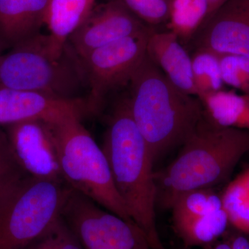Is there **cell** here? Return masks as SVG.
<instances>
[{
	"mask_svg": "<svg viewBox=\"0 0 249 249\" xmlns=\"http://www.w3.org/2000/svg\"><path fill=\"white\" fill-rule=\"evenodd\" d=\"M129 85L131 114L155 163L191 137L204 117L202 104L176 88L147 53Z\"/></svg>",
	"mask_w": 249,
	"mask_h": 249,
	"instance_id": "6da1fadb",
	"label": "cell"
},
{
	"mask_svg": "<svg viewBox=\"0 0 249 249\" xmlns=\"http://www.w3.org/2000/svg\"><path fill=\"white\" fill-rule=\"evenodd\" d=\"M168 168L155 173L156 205L171 209L181 195L227 180L249 152V130L220 127L204 116Z\"/></svg>",
	"mask_w": 249,
	"mask_h": 249,
	"instance_id": "7a4b0ae2",
	"label": "cell"
},
{
	"mask_svg": "<svg viewBox=\"0 0 249 249\" xmlns=\"http://www.w3.org/2000/svg\"><path fill=\"white\" fill-rule=\"evenodd\" d=\"M102 149L116 189L132 220L146 235L154 249H165L156 223L154 163L131 114L127 98L114 107Z\"/></svg>",
	"mask_w": 249,
	"mask_h": 249,
	"instance_id": "3957f363",
	"label": "cell"
},
{
	"mask_svg": "<svg viewBox=\"0 0 249 249\" xmlns=\"http://www.w3.org/2000/svg\"><path fill=\"white\" fill-rule=\"evenodd\" d=\"M71 188L23 173L0 191V249H23L61 217Z\"/></svg>",
	"mask_w": 249,
	"mask_h": 249,
	"instance_id": "277c9868",
	"label": "cell"
},
{
	"mask_svg": "<svg viewBox=\"0 0 249 249\" xmlns=\"http://www.w3.org/2000/svg\"><path fill=\"white\" fill-rule=\"evenodd\" d=\"M81 120L71 118L56 124L49 123L62 178L72 189L103 209L133 222L116 189L107 157Z\"/></svg>",
	"mask_w": 249,
	"mask_h": 249,
	"instance_id": "5b68a950",
	"label": "cell"
},
{
	"mask_svg": "<svg viewBox=\"0 0 249 249\" xmlns=\"http://www.w3.org/2000/svg\"><path fill=\"white\" fill-rule=\"evenodd\" d=\"M0 85L67 100L81 98L80 91L87 87L78 56L68 44L62 56L53 59L41 34L1 56Z\"/></svg>",
	"mask_w": 249,
	"mask_h": 249,
	"instance_id": "8992f818",
	"label": "cell"
},
{
	"mask_svg": "<svg viewBox=\"0 0 249 249\" xmlns=\"http://www.w3.org/2000/svg\"><path fill=\"white\" fill-rule=\"evenodd\" d=\"M61 217L85 249H154L135 223L105 211L72 188Z\"/></svg>",
	"mask_w": 249,
	"mask_h": 249,
	"instance_id": "52a82bcc",
	"label": "cell"
},
{
	"mask_svg": "<svg viewBox=\"0 0 249 249\" xmlns=\"http://www.w3.org/2000/svg\"><path fill=\"white\" fill-rule=\"evenodd\" d=\"M154 31L152 27L78 56L91 112L99 109L108 93L129 84L146 55L147 41Z\"/></svg>",
	"mask_w": 249,
	"mask_h": 249,
	"instance_id": "ba28073f",
	"label": "cell"
},
{
	"mask_svg": "<svg viewBox=\"0 0 249 249\" xmlns=\"http://www.w3.org/2000/svg\"><path fill=\"white\" fill-rule=\"evenodd\" d=\"M7 126L10 147L24 173L37 178L65 181L49 123L30 120Z\"/></svg>",
	"mask_w": 249,
	"mask_h": 249,
	"instance_id": "9c48e42d",
	"label": "cell"
},
{
	"mask_svg": "<svg viewBox=\"0 0 249 249\" xmlns=\"http://www.w3.org/2000/svg\"><path fill=\"white\" fill-rule=\"evenodd\" d=\"M91 112L87 99H62L45 93L0 85V124L30 120L56 124Z\"/></svg>",
	"mask_w": 249,
	"mask_h": 249,
	"instance_id": "30bf717a",
	"label": "cell"
},
{
	"mask_svg": "<svg viewBox=\"0 0 249 249\" xmlns=\"http://www.w3.org/2000/svg\"><path fill=\"white\" fill-rule=\"evenodd\" d=\"M150 27L120 2L109 0L95 6L85 22L70 36L67 44L77 56L81 57Z\"/></svg>",
	"mask_w": 249,
	"mask_h": 249,
	"instance_id": "8fae6325",
	"label": "cell"
},
{
	"mask_svg": "<svg viewBox=\"0 0 249 249\" xmlns=\"http://www.w3.org/2000/svg\"><path fill=\"white\" fill-rule=\"evenodd\" d=\"M195 49L249 57V0H228L203 24Z\"/></svg>",
	"mask_w": 249,
	"mask_h": 249,
	"instance_id": "7c38bea8",
	"label": "cell"
},
{
	"mask_svg": "<svg viewBox=\"0 0 249 249\" xmlns=\"http://www.w3.org/2000/svg\"><path fill=\"white\" fill-rule=\"evenodd\" d=\"M146 53L163 74L181 91L197 97L193 80L191 55L171 31H154L149 37Z\"/></svg>",
	"mask_w": 249,
	"mask_h": 249,
	"instance_id": "4fadbf2b",
	"label": "cell"
},
{
	"mask_svg": "<svg viewBox=\"0 0 249 249\" xmlns=\"http://www.w3.org/2000/svg\"><path fill=\"white\" fill-rule=\"evenodd\" d=\"M49 0H0V48L12 49L40 34Z\"/></svg>",
	"mask_w": 249,
	"mask_h": 249,
	"instance_id": "5bb4252c",
	"label": "cell"
},
{
	"mask_svg": "<svg viewBox=\"0 0 249 249\" xmlns=\"http://www.w3.org/2000/svg\"><path fill=\"white\" fill-rule=\"evenodd\" d=\"M96 0H49L45 24L50 34L47 49L53 59L62 56L69 38L85 22L96 6Z\"/></svg>",
	"mask_w": 249,
	"mask_h": 249,
	"instance_id": "9a60e30c",
	"label": "cell"
},
{
	"mask_svg": "<svg viewBox=\"0 0 249 249\" xmlns=\"http://www.w3.org/2000/svg\"><path fill=\"white\" fill-rule=\"evenodd\" d=\"M206 119L220 127L249 129V94L220 90L199 98Z\"/></svg>",
	"mask_w": 249,
	"mask_h": 249,
	"instance_id": "2e32d148",
	"label": "cell"
},
{
	"mask_svg": "<svg viewBox=\"0 0 249 249\" xmlns=\"http://www.w3.org/2000/svg\"><path fill=\"white\" fill-rule=\"evenodd\" d=\"M229 224L227 213L222 209L212 213L173 224V228L186 248H203L222 238L229 229Z\"/></svg>",
	"mask_w": 249,
	"mask_h": 249,
	"instance_id": "e0dca14e",
	"label": "cell"
},
{
	"mask_svg": "<svg viewBox=\"0 0 249 249\" xmlns=\"http://www.w3.org/2000/svg\"><path fill=\"white\" fill-rule=\"evenodd\" d=\"M207 0H172L168 28L181 44L193 40L209 15Z\"/></svg>",
	"mask_w": 249,
	"mask_h": 249,
	"instance_id": "ac0fdd59",
	"label": "cell"
},
{
	"mask_svg": "<svg viewBox=\"0 0 249 249\" xmlns=\"http://www.w3.org/2000/svg\"><path fill=\"white\" fill-rule=\"evenodd\" d=\"M222 201L230 224L249 236V167L227 186Z\"/></svg>",
	"mask_w": 249,
	"mask_h": 249,
	"instance_id": "d6986e66",
	"label": "cell"
},
{
	"mask_svg": "<svg viewBox=\"0 0 249 249\" xmlns=\"http://www.w3.org/2000/svg\"><path fill=\"white\" fill-rule=\"evenodd\" d=\"M191 60L197 98L224 89L219 53L209 49L197 48L192 54Z\"/></svg>",
	"mask_w": 249,
	"mask_h": 249,
	"instance_id": "ffe728a7",
	"label": "cell"
},
{
	"mask_svg": "<svg viewBox=\"0 0 249 249\" xmlns=\"http://www.w3.org/2000/svg\"><path fill=\"white\" fill-rule=\"evenodd\" d=\"M223 209L222 196L211 188L187 192L173 203V222H184Z\"/></svg>",
	"mask_w": 249,
	"mask_h": 249,
	"instance_id": "44dd1931",
	"label": "cell"
},
{
	"mask_svg": "<svg viewBox=\"0 0 249 249\" xmlns=\"http://www.w3.org/2000/svg\"><path fill=\"white\" fill-rule=\"evenodd\" d=\"M23 249H83V246L60 217Z\"/></svg>",
	"mask_w": 249,
	"mask_h": 249,
	"instance_id": "7402d4cb",
	"label": "cell"
},
{
	"mask_svg": "<svg viewBox=\"0 0 249 249\" xmlns=\"http://www.w3.org/2000/svg\"><path fill=\"white\" fill-rule=\"evenodd\" d=\"M219 55L224 85L249 94V57L232 53Z\"/></svg>",
	"mask_w": 249,
	"mask_h": 249,
	"instance_id": "603a6c76",
	"label": "cell"
},
{
	"mask_svg": "<svg viewBox=\"0 0 249 249\" xmlns=\"http://www.w3.org/2000/svg\"><path fill=\"white\" fill-rule=\"evenodd\" d=\"M124 5L147 25L153 27L167 22L172 0H114Z\"/></svg>",
	"mask_w": 249,
	"mask_h": 249,
	"instance_id": "cb8c5ba5",
	"label": "cell"
},
{
	"mask_svg": "<svg viewBox=\"0 0 249 249\" xmlns=\"http://www.w3.org/2000/svg\"><path fill=\"white\" fill-rule=\"evenodd\" d=\"M23 173L13 155L6 134L0 131V191L11 180Z\"/></svg>",
	"mask_w": 249,
	"mask_h": 249,
	"instance_id": "d4e9b609",
	"label": "cell"
},
{
	"mask_svg": "<svg viewBox=\"0 0 249 249\" xmlns=\"http://www.w3.org/2000/svg\"><path fill=\"white\" fill-rule=\"evenodd\" d=\"M230 244L232 249H249V237L239 231L228 229L222 236Z\"/></svg>",
	"mask_w": 249,
	"mask_h": 249,
	"instance_id": "484cf974",
	"label": "cell"
},
{
	"mask_svg": "<svg viewBox=\"0 0 249 249\" xmlns=\"http://www.w3.org/2000/svg\"><path fill=\"white\" fill-rule=\"evenodd\" d=\"M204 249H232L230 244L227 240L222 237V240L214 241L213 243L203 247Z\"/></svg>",
	"mask_w": 249,
	"mask_h": 249,
	"instance_id": "4316f807",
	"label": "cell"
},
{
	"mask_svg": "<svg viewBox=\"0 0 249 249\" xmlns=\"http://www.w3.org/2000/svg\"><path fill=\"white\" fill-rule=\"evenodd\" d=\"M207 1L208 3H209V15H208V17L206 18L205 22H206L219 7H221L226 1H227L228 0H207Z\"/></svg>",
	"mask_w": 249,
	"mask_h": 249,
	"instance_id": "83f0119b",
	"label": "cell"
},
{
	"mask_svg": "<svg viewBox=\"0 0 249 249\" xmlns=\"http://www.w3.org/2000/svg\"><path fill=\"white\" fill-rule=\"evenodd\" d=\"M0 50H1V48H0ZM1 56H2V55H0V61H1Z\"/></svg>",
	"mask_w": 249,
	"mask_h": 249,
	"instance_id": "f1b7e54d",
	"label": "cell"
}]
</instances>
